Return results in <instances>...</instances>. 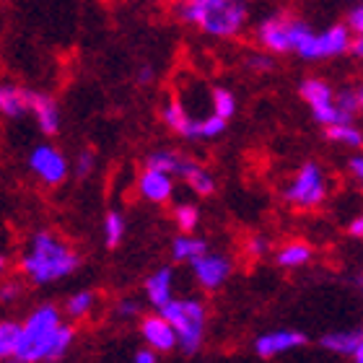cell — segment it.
Returning <instances> with one entry per match:
<instances>
[{"label":"cell","instance_id":"cell-1","mask_svg":"<svg viewBox=\"0 0 363 363\" xmlns=\"http://www.w3.org/2000/svg\"><path fill=\"white\" fill-rule=\"evenodd\" d=\"M73 327L62 325L60 309L52 303L37 306L21 322V342L13 361L39 363V361H60L73 345Z\"/></svg>","mask_w":363,"mask_h":363},{"label":"cell","instance_id":"cell-2","mask_svg":"<svg viewBox=\"0 0 363 363\" xmlns=\"http://www.w3.org/2000/svg\"><path fill=\"white\" fill-rule=\"evenodd\" d=\"M81 259L76 250L50 231H37L21 252V272L34 286H50L76 272Z\"/></svg>","mask_w":363,"mask_h":363},{"label":"cell","instance_id":"cell-3","mask_svg":"<svg viewBox=\"0 0 363 363\" xmlns=\"http://www.w3.org/2000/svg\"><path fill=\"white\" fill-rule=\"evenodd\" d=\"M177 16L208 37L231 39L247 26L250 11H247V0H223V3H213V6L179 0Z\"/></svg>","mask_w":363,"mask_h":363},{"label":"cell","instance_id":"cell-4","mask_svg":"<svg viewBox=\"0 0 363 363\" xmlns=\"http://www.w3.org/2000/svg\"><path fill=\"white\" fill-rule=\"evenodd\" d=\"M353 50V31L348 23H333L322 31H314L306 21L298 26V37H296V50L301 60H333L340 55Z\"/></svg>","mask_w":363,"mask_h":363},{"label":"cell","instance_id":"cell-5","mask_svg":"<svg viewBox=\"0 0 363 363\" xmlns=\"http://www.w3.org/2000/svg\"><path fill=\"white\" fill-rule=\"evenodd\" d=\"M161 314L174 325L179 335V350L184 356H195L203 345L205 335V306L197 298H172L167 306H161Z\"/></svg>","mask_w":363,"mask_h":363},{"label":"cell","instance_id":"cell-6","mask_svg":"<svg viewBox=\"0 0 363 363\" xmlns=\"http://www.w3.org/2000/svg\"><path fill=\"white\" fill-rule=\"evenodd\" d=\"M288 205H294L298 211H311L327 200V177L319 164L306 161L298 167L294 179L288 182V187L283 189Z\"/></svg>","mask_w":363,"mask_h":363},{"label":"cell","instance_id":"cell-7","mask_svg":"<svg viewBox=\"0 0 363 363\" xmlns=\"http://www.w3.org/2000/svg\"><path fill=\"white\" fill-rule=\"evenodd\" d=\"M301 99L306 101V106L311 109V117L319 125H337V122H353V117L342 112L337 104V91H333V86L322 81V78H306L301 84Z\"/></svg>","mask_w":363,"mask_h":363},{"label":"cell","instance_id":"cell-8","mask_svg":"<svg viewBox=\"0 0 363 363\" xmlns=\"http://www.w3.org/2000/svg\"><path fill=\"white\" fill-rule=\"evenodd\" d=\"M298 26L301 18H291V16H270L265 21H259L255 37L259 47L272 55H288L296 50V37H298Z\"/></svg>","mask_w":363,"mask_h":363},{"label":"cell","instance_id":"cell-9","mask_svg":"<svg viewBox=\"0 0 363 363\" xmlns=\"http://www.w3.org/2000/svg\"><path fill=\"white\" fill-rule=\"evenodd\" d=\"M29 169L31 174L37 177L45 187H57V184H62V182L68 179V161H65V156H62L55 145L50 143H42L37 145L34 151L29 153Z\"/></svg>","mask_w":363,"mask_h":363},{"label":"cell","instance_id":"cell-10","mask_svg":"<svg viewBox=\"0 0 363 363\" xmlns=\"http://www.w3.org/2000/svg\"><path fill=\"white\" fill-rule=\"evenodd\" d=\"M189 267H192L197 286L205 291H218L231 275V259L226 255H218V252H205L197 259H192Z\"/></svg>","mask_w":363,"mask_h":363},{"label":"cell","instance_id":"cell-11","mask_svg":"<svg viewBox=\"0 0 363 363\" xmlns=\"http://www.w3.org/2000/svg\"><path fill=\"white\" fill-rule=\"evenodd\" d=\"M161 117L167 122V128L172 130V133H177L179 138H184V140H203V135H200L203 117H195V114L189 112V106L184 104L179 96L167 99V104L161 109Z\"/></svg>","mask_w":363,"mask_h":363},{"label":"cell","instance_id":"cell-12","mask_svg":"<svg viewBox=\"0 0 363 363\" xmlns=\"http://www.w3.org/2000/svg\"><path fill=\"white\" fill-rule=\"evenodd\" d=\"M140 337L148 348L159 350V353H172L179 348V335H177L174 325L169 322L164 314H151L140 322Z\"/></svg>","mask_w":363,"mask_h":363},{"label":"cell","instance_id":"cell-13","mask_svg":"<svg viewBox=\"0 0 363 363\" xmlns=\"http://www.w3.org/2000/svg\"><path fill=\"white\" fill-rule=\"evenodd\" d=\"M306 345V335L296 333V330H272V333L259 335L255 340V353L262 361H272V358L291 353V350Z\"/></svg>","mask_w":363,"mask_h":363},{"label":"cell","instance_id":"cell-14","mask_svg":"<svg viewBox=\"0 0 363 363\" xmlns=\"http://www.w3.org/2000/svg\"><path fill=\"white\" fill-rule=\"evenodd\" d=\"M138 195L143 197L145 203L153 205L169 203L174 195V174L145 167L143 174L138 177Z\"/></svg>","mask_w":363,"mask_h":363},{"label":"cell","instance_id":"cell-15","mask_svg":"<svg viewBox=\"0 0 363 363\" xmlns=\"http://www.w3.org/2000/svg\"><path fill=\"white\" fill-rule=\"evenodd\" d=\"M29 114L34 117V122H37L45 135H55L60 130V109H57V101L52 96L31 91Z\"/></svg>","mask_w":363,"mask_h":363},{"label":"cell","instance_id":"cell-16","mask_svg":"<svg viewBox=\"0 0 363 363\" xmlns=\"http://www.w3.org/2000/svg\"><path fill=\"white\" fill-rule=\"evenodd\" d=\"M172 298H174V272L172 267H159L145 280V301L151 303L153 309H161Z\"/></svg>","mask_w":363,"mask_h":363},{"label":"cell","instance_id":"cell-17","mask_svg":"<svg viewBox=\"0 0 363 363\" xmlns=\"http://www.w3.org/2000/svg\"><path fill=\"white\" fill-rule=\"evenodd\" d=\"M31 106V91L21 89L16 84H3L0 86V112L8 120H18L23 114H29Z\"/></svg>","mask_w":363,"mask_h":363},{"label":"cell","instance_id":"cell-18","mask_svg":"<svg viewBox=\"0 0 363 363\" xmlns=\"http://www.w3.org/2000/svg\"><path fill=\"white\" fill-rule=\"evenodd\" d=\"M179 179L200 197H208L216 192V179H213V174L203 167V164H197V161H192V159H184Z\"/></svg>","mask_w":363,"mask_h":363},{"label":"cell","instance_id":"cell-19","mask_svg":"<svg viewBox=\"0 0 363 363\" xmlns=\"http://www.w3.org/2000/svg\"><path fill=\"white\" fill-rule=\"evenodd\" d=\"M361 342H363V327L361 330H342V333L325 335V337H322V348L335 353V356L353 358V353L358 350Z\"/></svg>","mask_w":363,"mask_h":363},{"label":"cell","instance_id":"cell-20","mask_svg":"<svg viewBox=\"0 0 363 363\" xmlns=\"http://www.w3.org/2000/svg\"><path fill=\"white\" fill-rule=\"evenodd\" d=\"M311 247L306 242H288L286 247H280L278 255H275V262L286 270H298L311 259Z\"/></svg>","mask_w":363,"mask_h":363},{"label":"cell","instance_id":"cell-21","mask_svg":"<svg viewBox=\"0 0 363 363\" xmlns=\"http://www.w3.org/2000/svg\"><path fill=\"white\" fill-rule=\"evenodd\" d=\"M327 140L342 145V148H363V133L353 125V122H337V125H330L325 128Z\"/></svg>","mask_w":363,"mask_h":363},{"label":"cell","instance_id":"cell-22","mask_svg":"<svg viewBox=\"0 0 363 363\" xmlns=\"http://www.w3.org/2000/svg\"><path fill=\"white\" fill-rule=\"evenodd\" d=\"M208 252V242L205 239H197V236H189V234H182L177 236L174 242H172V255H174L177 262H192L197 259L200 255Z\"/></svg>","mask_w":363,"mask_h":363},{"label":"cell","instance_id":"cell-23","mask_svg":"<svg viewBox=\"0 0 363 363\" xmlns=\"http://www.w3.org/2000/svg\"><path fill=\"white\" fill-rule=\"evenodd\" d=\"M182 164H184V156H179L177 151H169V148H161V151H153L148 159H145V167L148 169H159V172H169V174L179 177Z\"/></svg>","mask_w":363,"mask_h":363},{"label":"cell","instance_id":"cell-24","mask_svg":"<svg viewBox=\"0 0 363 363\" xmlns=\"http://www.w3.org/2000/svg\"><path fill=\"white\" fill-rule=\"evenodd\" d=\"M18 342H21V325L18 322H3L0 325V358L13 361L16 353H18Z\"/></svg>","mask_w":363,"mask_h":363},{"label":"cell","instance_id":"cell-25","mask_svg":"<svg viewBox=\"0 0 363 363\" xmlns=\"http://www.w3.org/2000/svg\"><path fill=\"white\" fill-rule=\"evenodd\" d=\"M211 112L220 114L223 120H231L236 114V96L223 86L211 89Z\"/></svg>","mask_w":363,"mask_h":363},{"label":"cell","instance_id":"cell-26","mask_svg":"<svg viewBox=\"0 0 363 363\" xmlns=\"http://www.w3.org/2000/svg\"><path fill=\"white\" fill-rule=\"evenodd\" d=\"M94 303H96V294H91V291H78V294H73L68 301H65V314L73 319H84L91 314Z\"/></svg>","mask_w":363,"mask_h":363},{"label":"cell","instance_id":"cell-27","mask_svg":"<svg viewBox=\"0 0 363 363\" xmlns=\"http://www.w3.org/2000/svg\"><path fill=\"white\" fill-rule=\"evenodd\" d=\"M125 239V218L117 211H109L104 216V244L109 250L120 247Z\"/></svg>","mask_w":363,"mask_h":363},{"label":"cell","instance_id":"cell-28","mask_svg":"<svg viewBox=\"0 0 363 363\" xmlns=\"http://www.w3.org/2000/svg\"><path fill=\"white\" fill-rule=\"evenodd\" d=\"M174 223L182 234H192L200 226V208L192 203H182L174 208Z\"/></svg>","mask_w":363,"mask_h":363},{"label":"cell","instance_id":"cell-29","mask_svg":"<svg viewBox=\"0 0 363 363\" xmlns=\"http://www.w3.org/2000/svg\"><path fill=\"white\" fill-rule=\"evenodd\" d=\"M353 31V50L350 52L356 55L358 60H363V6H356L348 13V21H345Z\"/></svg>","mask_w":363,"mask_h":363},{"label":"cell","instance_id":"cell-30","mask_svg":"<svg viewBox=\"0 0 363 363\" xmlns=\"http://www.w3.org/2000/svg\"><path fill=\"white\" fill-rule=\"evenodd\" d=\"M94 167H96V156H94V151H89V148H86V151H81L76 156L73 172H76V177H81V179H84V177H89L91 172H94Z\"/></svg>","mask_w":363,"mask_h":363},{"label":"cell","instance_id":"cell-31","mask_svg":"<svg viewBox=\"0 0 363 363\" xmlns=\"http://www.w3.org/2000/svg\"><path fill=\"white\" fill-rule=\"evenodd\" d=\"M272 52H267V50H262V52H257V55H250L247 57V68L250 70H270L272 68V57H270Z\"/></svg>","mask_w":363,"mask_h":363},{"label":"cell","instance_id":"cell-32","mask_svg":"<svg viewBox=\"0 0 363 363\" xmlns=\"http://www.w3.org/2000/svg\"><path fill=\"white\" fill-rule=\"evenodd\" d=\"M138 311H140V303H138L135 298H122V301L117 303V317H122V319L135 317Z\"/></svg>","mask_w":363,"mask_h":363},{"label":"cell","instance_id":"cell-33","mask_svg":"<svg viewBox=\"0 0 363 363\" xmlns=\"http://www.w3.org/2000/svg\"><path fill=\"white\" fill-rule=\"evenodd\" d=\"M247 252H250L252 257H262L267 252V239H262V236H252L250 244H247Z\"/></svg>","mask_w":363,"mask_h":363},{"label":"cell","instance_id":"cell-34","mask_svg":"<svg viewBox=\"0 0 363 363\" xmlns=\"http://www.w3.org/2000/svg\"><path fill=\"white\" fill-rule=\"evenodd\" d=\"M133 361H135V363H156V361H159V350H153V348H148V345H145L143 350H138Z\"/></svg>","mask_w":363,"mask_h":363},{"label":"cell","instance_id":"cell-35","mask_svg":"<svg viewBox=\"0 0 363 363\" xmlns=\"http://www.w3.org/2000/svg\"><path fill=\"white\" fill-rule=\"evenodd\" d=\"M348 234L356 236V239H363V213H358L356 218L348 223Z\"/></svg>","mask_w":363,"mask_h":363},{"label":"cell","instance_id":"cell-36","mask_svg":"<svg viewBox=\"0 0 363 363\" xmlns=\"http://www.w3.org/2000/svg\"><path fill=\"white\" fill-rule=\"evenodd\" d=\"M350 174L356 177V179L363 184V153H361V156H353V159H350Z\"/></svg>","mask_w":363,"mask_h":363},{"label":"cell","instance_id":"cell-37","mask_svg":"<svg viewBox=\"0 0 363 363\" xmlns=\"http://www.w3.org/2000/svg\"><path fill=\"white\" fill-rule=\"evenodd\" d=\"M16 296H18V286L16 283H6L3 286V301H13Z\"/></svg>","mask_w":363,"mask_h":363},{"label":"cell","instance_id":"cell-38","mask_svg":"<svg viewBox=\"0 0 363 363\" xmlns=\"http://www.w3.org/2000/svg\"><path fill=\"white\" fill-rule=\"evenodd\" d=\"M151 81H153V68H148V65H145V68H140V73H138V84L148 86Z\"/></svg>","mask_w":363,"mask_h":363},{"label":"cell","instance_id":"cell-39","mask_svg":"<svg viewBox=\"0 0 363 363\" xmlns=\"http://www.w3.org/2000/svg\"><path fill=\"white\" fill-rule=\"evenodd\" d=\"M353 361H356V363H363V342H361V345H358L356 353H353Z\"/></svg>","mask_w":363,"mask_h":363},{"label":"cell","instance_id":"cell-40","mask_svg":"<svg viewBox=\"0 0 363 363\" xmlns=\"http://www.w3.org/2000/svg\"><path fill=\"white\" fill-rule=\"evenodd\" d=\"M189 3H200V6H213V3H223V0H189Z\"/></svg>","mask_w":363,"mask_h":363},{"label":"cell","instance_id":"cell-41","mask_svg":"<svg viewBox=\"0 0 363 363\" xmlns=\"http://www.w3.org/2000/svg\"><path fill=\"white\" fill-rule=\"evenodd\" d=\"M358 96H361V112H363V86L358 89Z\"/></svg>","mask_w":363,"mask_h":363},{"label":"cell","instance_id":"cell-42","mask_svg":"<svg viewBox=\"0 0 363 363\" xmlns=\"http://www.w3.org/2000/svg\"><path fill=\"white\" fill-rule=\"evenodd\" d=\"M358 283H361V286H363V280H358Z\"/></svg>","mask_w":363,"mask_h":363}]
</instances>
